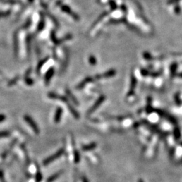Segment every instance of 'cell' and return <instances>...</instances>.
I'll use <instances>...</instances> for the list:
<instances>
[{
	"label": "cell",
	"instance_id": "6da1fadb",
	"mask_svg": "<svg viewBox=\"0 0 182 182\" xmlns=\"http://www.w3.org/2000/svg\"><path fill=\"white\" fill-rule=\"evenodd\" d=\"M63 153H64V149L63 148H61V149L57 150V151L55 152V154H52L51 156L49 157H47V158L44 160L43 162V165L44 166L48 165L49 164L52 163V162L54 161L55 160H56L58 158H59V157H61L62 155H63Z\"/></svg>",
	"mask_w": 182,
	"mask_h": 182
},
{
	"label": "cell",
	"instance_id": "7a4b0ae2",
	"mask_svg": "<svg viewBox=\"0 0 182 182\" xmlns=\"http://www.w3.org/2000/svg\"><path fill=\"white\" fill-rule=\"evenodd\" d=\"M24 120L26 121V123H27L28 125L30 126V128L33 130L35 134H39V132H40L39 126H37L36 122L33 120V119H32V117L29 116V115H25L24 117Z\"/></svg>",
	"mask_w": 182,
	"mask_h": 182
},
{
	"label": "cell",
	"instance_id": "3957f363",
	"mask_svg": "<svg viewBox=\"0 0 182 182\" xmlns=\"http://www.w3.org/2000/svg\"><path fill=\"white\" fill-rule=\"evenodd\" d=\"M153 111H155V113H157L159 116H161L162 117H164V118L168 119L171 123L176 124L177 123V119L175 118L174 117H173L170 114H167V113L163 111L161 109H153Z\"/></svg>",
	"mask_w": 182,
	"mask_h": 182
},
{
	"label": "cell",
	"instance_id": "277c9868",
	"mask_svg": "<svg viewBox=\"0 0 182 182\" xmlns=\"http://www.w3.org/2000/svg\"><path fill=\"white\" fill-rule=\"evenodd\" d=\"M105 96H104V95H101V96L98 99V100H97V101L95 102V104L92 105V107H91L90 109L88 110L87 114L88 115L92 114V113L94 112L95 110H97V109L99 108V107L103 103L104 101H105Z\"/></svg>",
	"mask_w": 182,
	"mask_h": 182
},
{
	"label": "cell",
	"instance_id": "5b68a950",
	"mask_svg": "<svg viewBox=\"0 0 182 182\" xmlns=\"http://www.w3.org/2000/svg\"><path fill=\"white\" fill-rule=\"evenodd\" d=\"M136 84H137V80L136 78L134 76V74L131 75V82H130V88L129 90V92H128L127 96L128 97H132V95H134V91H135V88H136Z\"/></svg>",
	"mask_w": 182,
	"mask_h": 182
},
{
	"label": "cell",
	"instance_id": "8992f818",
	"mask_svg": "<svg viewBox=\"0 0 182 182\" xmlns=\"http://www.w3.org/2000/svg\"><path fill=\"white\" fill-rule=\"evenodd\" d=\"M61 10L63 11V12H66V14H68L69 15H70L71 16H72L74 20H77V21L79 20L80 17L76 14H75L74 12H73L72 10H71V8L70 7H68V6H65V5L62 6H61Z\"/></svg>",
	"mask_w": 182,
	"mask_h": 182
},
{
	"label": "cell",
	"instance_id": "52a82bcc",
	"mask_svg": "<svg viewBox=\"0 0 182 182\" xmlns=\"http://www.w3.org/2000/svg\"><path fill=\"white\" fill-rule=\"evenodd\" d=\"M48 97L51 99H59L62 102H64V103H68V99L66 98L65 96H61V95H58L55 93L53 92H50L48 94Z\"/></svg>",
	"mask_w": 182,
	"mask_h": 182
},
{
	"label": "cell",
	"instance_id": "ba28073f",
	"mask_svg": "<svg viewBox=\"0 0 182 182\" xmlns=\"http://www.w3.org/2000/svg\"><path fill=\"white\" fill-rule=\"evenodd\" d=\"M63 171L61 170V171H57V173H55V174L51 175L49 177H48L47 179V182H53L54 181L56 180L57 179H58L59 177H60L62 174H63Z\"/></svg>",
	"mask_w": 182,
	"mask_h": 182
},
{
	"label": "cell",
	"instance_id": "9c48e42d",
	"mask_svg": "<svg viewBox=\"0 0 182 182\" xmlns=\"http://www.w3.org/2000/svg\"><path fill=\"white\" fill-rule=\"evenodd\" d=\"M62 114H63V109L61 107L57 108L56 111H55V114L54 116V121L55 123H57L61 121Z\"/></svg>",
	"mask_w": 182,
	"mask_h": 182
},
{
	"label": "cell",
	"instance_id": "30bf717a",
	"mask_svg": "<svg viewBox=\"0 0 182 182\" xmlns=\"http://www.w3.org/2000/svg\"><path fill=\"white\" fill-rule=\"evenodd\" d=\"M54 72H55V70L53 68H51L49 70H48V72H47L45 77V80L46 84H48L49 83L50 79L53 77V74H54Z\"/></svg>",
	"mask_w": 182,
	"mask_h": 182
},
{
	"label": "cell",
	"instance_id": "8fae6325",
	"mask_svg": "<svg viewBox=\"0 0 182 182\" xmlns=\"http://www.w3.org/2000/svg\"><path fill=\"white\" fill-rule=\"evenodd\" d=\"M97 146V144L95 143V142H92V143H90L89 144H88V145H84L83 146V147H82V149H83V151H91V150H94L95 148H96Z\"/></svg>",
	"mask_w": 182,
	"mask_h": 182
},
{
	"label": "cell",
	"instance_id": "7c38bea8",
	"mask_svg": "<svg viewBox=\"0 0 182 182\" xmlns=\"http://www.w3.org/2000/svg\"><path fill=\"white\" fill-rule=\"evenodd\" d=\"M92 81H93V78H92L91 77L86 78L84 79L83 82H81V83L77 86L76 88H78V89H80V88H83L84 86L86 85V84H88V83H90V82H92Z\"/></svg>",
	"mask_w": 182,
	"mask_h": 182
},
{
	"label": "cell",
	"instance_id": "4fadbf2b",
	"mask_svg": "<svg viewBox=\"0 0 182 182\" xmlns=\"http://www.w3.org/2000/svg\"><path fill=\"white\" fill-rule=\"evenodd\" d=\"M68 107L69 110H70V111L71 112V114H72L73 116H74L76 119H79L80 115H79L77 111L70 104H68Z\"/></svg>",
	"mask_w": 182,
	"mask_h": 182
},
{
	"label": "cell",
	"instance_id": "5bb4252c",
	"mask_svg": "<svg viewBox=\"0 0 182 182\" xmlns=\"http://www.w3.org/2000/svg\"><path fill=\"white\" fill-rule=\"evenodd\" d=\"M146 111L148 114H150V113H152L153 111V109L152 107V99L150 97H148V103L147 105H146Z\"/></svg>",
	"mask_w": 182,
	"mask_h": 182
},
{
	"label": "cell",
	"instance_id": "9a60e30c",
	"mask_svg": "<svg viewBox=\"0 0 182 182\" xmlns=\"http://www.w3.org/2000/svg\"><path fill=\"white\" fill-rule=\"evenodd\" d=\"M115 74H116V71L113 69V70H109L105 73H104L103 74H102V78H110L114 76Z\"/></svg>",
	"mask_w": 182,
	"mask_h": 182
},
{
	"label": "cell",
	"instance_id": "2e32d148",
	"mask_svg": "<svg viewBox=\"0 0 182 182\" xmlns=\"http://www.w3.org/2000/svg\"><path fill=\"white\" fill-rule=\"evenodd\" d=\"M174 136L175 139L177 140L181 138V131L179 128L175 127L174 130Z\"/></svg>",
	"mask_w": 182,
	"mask_h": 182
},
{
	"label": "cell",
	"instance_id": "e0dca14e",
	"mask_svg": "<svg viewBox=\"0 0 182 182\" xmlns=\"http://www.w3.org/2000/svg\"><path fill=\"white\" fill-rule=\"evenodd\" d=\"M74 159L75 163H78L80 161V155L77 149H74Z\"/></svg>",
	"mask_w": 182,
	"mask_h": 182
},
{
	"label": "cell",
	"instance_id": "ac0fdd59",
	"mask_svg": "<svg viewBox=\"0 0 182 182\" xmlns=\"http://www.w3.org/2000/svg\"><path fill=\"white\" fill-rule=\"evenodd\" d=\"M177 68V64L176 63H174L171 66L170 68V72H171V76L174 77L175 74H176V71Z\"/></svg>",
	"mask_w": 182,
	"mask_h": 182
},
{
	"label": "cell",
	"instance_id": "d6986e66",
	"mask_svg": "<svg viewBox=\"0 0 182 182\" xmlns=\"http://www.w3.org/2000/svg\"><path fill=\"white\" fill-rule=\"evenodd\" d=\"M66 93H67V95H68L69 97H70V98L71 99V100H72V101L74 102L75 104H76V105H78V102L77 99L74 97V95H72V93L70 92V90L66 89Z\"/></svg>",
	"mask_w": 182,
	"mask_h": 182
},
{
	"label": "cell",
	"instance_id": "ffe728a7",
	"mask_svg": "<svg viewBox=\"0 0 182 182\" xmlns=\"http://www.w3.org/2000/svg\"><path fill=\"white\" fill-rule=\"evenodd\" d=\"M42 179H43V175H42L39 169H37V173L36 174V177H35V182H41Z\"/></svg>",
	"mask_w": 182,
	"mask_h": 182
},
{
	"label": "cell",
	"instance_id": "44dd1931",
	"mask_svg": "<svg viewBox=\"0 0 182 182\" xmlns=\"http://www.w3.org/2000/svg\"><path fill=\"white\" fill-rule=\"evenodd\" d=\"M88 61H89V63L90 65L92 66H95L97 64V59L95 58V56H93V55H90V56L89 57V59H88Z\"/></svg>",
	"mask_w": 182,
	"mask_h": 182
},
{
	"label": "cell",
	"instance_id": "7402d4cb",
	"mask_svg": "<svg viewBox=\"0 0 182 182\" xmlns=\"http://www.w3.org/2000/svg\"><path fill=\"white\" fill-rule=\"evenodd\" d=\"M18 38H17V35L16 36V35H14V53L15 54L17 55L18 53Z\"/></svg>",
	"mask_w": 182,
	"mask_h": 182
},
{
	"label": "cell",
	"instance_id": "603a6c76",
	"mask_svg": "<svg viewBox=\"0 0 182 182\" xmlns=\"http://www.w3.org/2000/svg\"><path fill=\"white\" fill-rule=\"evenodd\" d=\"M9 136H10V132H8V131H1L0 132V138H1L8 137Z\"/></svg>",
	"mask_w": 182,
	"mask_h": 182
},
{
	"label": "cell",
	"instance_id": "cb8c5ba5",
	"mask_svg": "<svg viewBox=\"0 0 182 182\" xmlns=\"http://www.w3.org/2000/svg\"><path fill=\"white\" fill-rule=\"evenodd\" d=\"M175 103H176V104L177 105H180L181 104V101L180 99V97H179V93H177L176 95H175Z\"/></svg>",
	"mask_w": 182,
	"mask_h": 182
},
{
	"label": "cell",
	"instance_id": "d4e9b609",
	"mask_svg": "<svg viewBox=\"0 0 182 182\" xmlns=\"http://www.w3.org/2000/svg\"><path fill=\"white\" fill-rule=\"evenodd\" d=\"M48 59H49V57H46L45 59H43V60H42L41 61H40V63L38 64V66H37V71H39V70H41V68H42V66H43V64L45 63V62L48 60Z\"/></svg>",
	"mask_w": 182,
	"mask_h": 182
},
{
	"label": "cell",
	"instance_id": "484cf974",
	"mask_svg": "<svg viewBox=\"0 0 182 182\" xmlns=\"http://www.w3.org/2000/svg\"><path fill=\"white\" fill-rule=\"evenodd\" d=\"M44 26H45V20H44V18H42L41 20V22H40V23L39 24L38 30L39 31L41 30L44 28Z\"/></svg>",
	"mask_w": 182,
	"mask_h": 182
},
{
	"label": "cell",
	"instance_id": "4316f807",
	"mask_svg": "<svg viewBox=\"0 0 182 182\" xmlns=\"http://www.w3.org/2000/svg\"><path fill=\"white\" fill-rule=\"evenodd\" d=\"M143 56L144 58L145 59H147V60H150V59H152V55L148 52H144Z\"/></svg>",
	"mask_w": 182,
	"mask_h": 182
},
{
	"label": "cell",
	"instance_id": "83f0119b",
	"mask_svg": "<svg viewBox=\"0 0 182 182\" xmlns=\"http://www.w3.org/2000/svg\"><path fill=\"white\" fill-rule=\"evenodd\" d=\"M0 182H6L5 177H4V171L2 169H0Z\"/></svg>",
	"mask_w": 182,
	"mask_h": 182
},
{
	"label": "cell",
	"instance_id": "f1b7e54d",
	"mask_svg": "<svg viewBox=\"0 0 182 182\" xmlns=\"http://www.w3.org/2000/svg\"><path fill=\"white\" fill-rule=\"evenodd\" d=\"M141 74L144 76H148V75H149L150 73H149V72H148V70H145V69H142V70H141Z\"/></svg>",
	"mask_w": 182,
	"mask_h": 182
},
{
	"label": "cell",
	"instance_id": "f546056e",
	"mask_svg": "<svg viewBox=\"0 0 182 182\" xmlns=\"http://www.w3.org/2000/svg\"><path fill=\"white\" fill-rule=\"evenodd\" d=\"M110 4V6H111V10H115V9L117 8V6L116 4H115V2L114 1H111L109 2Z\"/></svg>",
	"mask_w": 182,
	"mask_h": 182
},
{
	"label": "cell",
	"instance_id": "4dcf8cb0",
	"mask_svg": "<svg viewBox=\"0 0 182 182\" xmlns=\"http://www.w3.org/2000/svg\"><path fill=\"white\" fill-rule=\"evenodd\" d=\"M180 12H181L180 6H178V5H177V6L175 7V14H179V13H180Z\"/></svg>",
	"mask_w": 182,
	"mask_h": 182
},
{
	"label": "cell",
	"instance_id": "1f68e13d",
	"mask_svg": "<svg viewBox=\"0 0 182 182\" xmlns=\"http://www.w3.org/2000/svg\"><path fill=\"white\" fill-rule=\"evenodd\" d=\"M18 78H19V77L18 76V77H16V78H15L13 80H12V81H10V83H9V85L10 86H11V85H12V84H15L16 83V82L18 81Z\"/></svg>",
	"mask_w": 182,
	"mask_h": 182
},
{
	"label": "cell",
	"instance_id": "d6a6232c",
	"mask_svg": "<svg viewBox=\"0 0 182 182\" xmlns=\"http://www.w3.org/2000/svg\"><path fill=\"white\" fill-rule=\"evenodd\" d=\"M175 148L174 147L172 148L170 150V152H169V155L171 157H174V154H175Z\"/></svg>",
	"mask_w": 182,
	"mask_h": 182
},
{
	"label": "cell",
	"instance_id": "836d02e7",
	"mask_svg": "<svg viewBox=\"0 0 182 182\" xmlns=\"http://www.w3.org/2000/svg\"><path fill=\"white\" fill-rule=\"evenodd\" d=\"M179 1H180V0H168L167 4H169V5H170V4H174L175 3H177V2Z\"/></svg>",
	"mask_w": 182,
	"mask_h": 182
},
{
	"label": "cell",
	"instance_id": "e575fe53",
	"mask_svg": "<svg viewBox=\"0 0 182 182\" xmlns=\"http://www.w3.org/2000/svg\"><path fill=\"white\" fill-rule=\"evenodd\" d=\"M6 116L4 114H0V123L2 121H4V120H6Z\"/></svg>",
	"mask_w": 182,
	"mask_h": 182
},
{
	"label": "cell",
	"instance_id": "d590c367",
	"mask_svg": "<svg viewBox=\"0 0 182 182\" xmlns=\"http://www.w3.org/2000/svg\"><path fill=\"white\" fill-rule=\"evenodd\" d=\"M25 82H26V84H28V85H31V84H33V80H32L29 79V78L26 79V80H25Z\"/></svg>",
	"mask_w": 182,
	"mask_h": 182
},
{
	"label": "cell",
	"instance_id": "8d00e7d4",
	"mask_svg": "<svg viewBox=\"0 0 182 182\" xmlns=\"http://www.w3.org/2000/svg\"><path fill=\"white\" fill-rule=\"evenodd\" d=\"M10 14V12H0V18L6 16H8Z\"/></svg>",
	"mask_w": 182,
	"mask_h": 182
},
{
	"label": "cell",
	"instance_id": "74e56055",
	"mask_svg": "<svg viewBox=\"0 0 182 182\" xmlns=\"http://www.w3.org/2000/svg\"><path fill=\"white\" fill-rule=\"evenodd\" d=\"M7 154H8V151H5L4 152L3 154H2V158L3 159H5V158H6V157H7Z\"/></svg>",
	"mask_w": 182,
	"mask_h": 182
},
{
	"label": "cell",
	"instance_id": "f35d334b",
	"mask_svg": "<svg viewBox=\"0 0 182 182\" xmlns=\"http://www.w3.org/2000/svg\"><path fill=\"white\" fill-rule=\"evenodd\" d=\"M83 182H88V181L87 179L85 178V177H84V178H83Z\"/></svg>",
	"mask_w": 182,
	"mask_h": 182
},
{
	"label": "cell",
	"instance_id": "ab89813d",
	"mask_svg": "<svg viewBox=\"0 0 182 182\" xmlns=\"http://www.w3.org/2000/svg\"><path fill=\"white\" fill-rule=\"evenodd\" d=\"M177 76H179V77H180V78H182V72L180 73V74H177Z\"/></svg>",
	"mask_w": 182,
	"mask_h": 182
},
{
	"label": "cell",
	"instance_id": "60d3db41",
	"mask_svg": "<svg viewBox=\"0 0 182 182\" xmlns=\"http://www.w3.org/2000/svg\"><path fill=\"white\" fill-rule=\"evenodd\" d=\"M138 182H144V181L142 180V179H139V180H138Z\"/></svg>",
	"mask_w": 182,
	"mask_h": 182
},
{
	"label": "cell",
	"instance_id": "b9f144b4",
	"mask_svg": "<svg viewBox=\"0 0 182 182\" xmlns=\"http://www.w3.org/2000/svg\"><path fill=\"white\" fill-rule=\"evenodd\" d=\"M33 1H34V0H29V1H30V2H32Z\"/></svg>",
	"mask_w": 182,
	"mask_h": 182
},
{
	"label": "cell",
	"instance_id": "7bdbcfd3",
	"mask_svg": "<svg viewBox=\"0 0 182 182\" xmlns=\"http://www.w3.org/2000/svg\"><path fill=\"white\" fill-rule=\"evenodd\" d=\"M180 163H182V159L181 160V161H180Z\"/></svg>",
	"mask_w": 182,
	"mask_h": 182
}]
</instances>
